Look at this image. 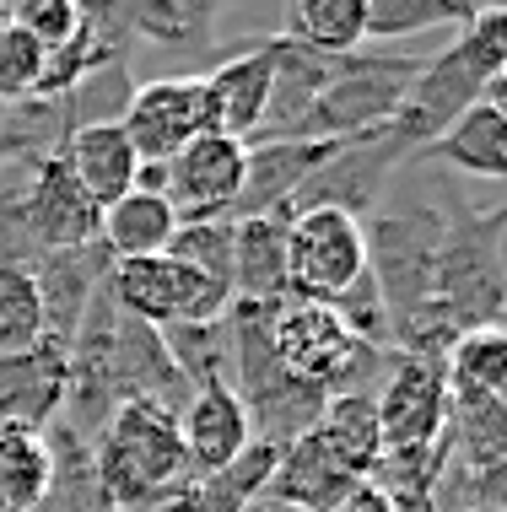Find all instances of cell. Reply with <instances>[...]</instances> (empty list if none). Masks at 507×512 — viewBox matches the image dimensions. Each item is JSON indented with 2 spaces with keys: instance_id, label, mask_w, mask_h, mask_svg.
<instances>
[{
  "instance_id": "4",
  "label": "cell",
  "mask_w": 507,
  "mask_h": 512,
  "mask_svg": "<svg viewBox=\"0 0 507 512\" xmlns=\"http://www.w3.org/2000/svg\"><path fill=\"white\" fill-rule=\"evenodd\" d=\"M108 302L125 318L146 329H184V324H216L227 318L232 297L227 286L205 281L200 270H189L173 254H152V259H119L108 270Z\"/></svg>"
},
{
  "instance_id": "7",
  "label": "cell",
  "mask_w": 507,
  "mask_h": 512,
  "mask_svg": "<svg viewBox=\"0 0 507 512\" xmlns=\"http://www.w3.org/2000/svg\"><path fill=\"white\" fill-rule=\"evenodd\" d=\"M119 130L130 135L141 162H173L189 141L216 135L205 76H162L135 87L125 98V114H119Z\"/></svg>"
},
{
  "instance_id": "32",
  "label": "cell",
  "mask_w": 507,
  "mask_h": 512,
  "mask_svg": "<svg viewBox=\"0 0 507 512\" xmlns=\"http://www.w3.org/2000/svg\"><path fill=\"white\" fill-rule=\"evenodd\" d=\"M470 480V496H464V507H486V512H507V459L502 464H486L475 469Z\"/></svg>"
},
{
  "instance_id": "22",
  "label": "cell",
  "mask_w": 507,
  "mask_h": 512,
  "mask_svg": "<svg viewBox=\"0 0 507 512\" xmlns=\"http://www.w3.org/2000/svg\"><path fill=\"white\" fill-rule=\"evenodd\" d=\"M49 475V437L27 426H0V512H38V502L49 496Z\"/></svg>"
},
{
  "instance_id": "36",
  "label": "cell",
  "mask_w": 507,
  "mask_h": 512,
  "mask_svg": "<svg viewBox=\"0 0 507 512\" xmlns=\"http://www.w3.org/2000/svg\"><path fill=\"white\" fill-rule=\"evenodd\" d=\"M470 512H486V507H470Z\"/></svg>"
},
{
  "instance_id": "31",
  "label": "cell",
  "mask_w": 507,
  "mask_h": 512,
  "mask_svg": "<svg viewBox=\"0 0 507 512\" xmlns=\"http://www.w3.org/2000/svg\"><path fill=\"white\" fill-rule=\"evenodd\" d=\"M11 22H17L44 54H54V49H65V44L81 33L87 11H81V6H65V0H33V6H22Z\"/></svg>"
},
{
  "instance_id": "25",
  "label": "cell",
  "mask_w": 507,
  "mask_h": 512,
  "mask_svg": "<svg viewBox=\"0 0 507 512\" xmlns=\"http://www.w3.org/2000/svg\"><path fill=\"white\" fill-rule=\"evenodd\" d=\"M475 6H454V0H367V27L362 38L373 44H400L416 33H437V27H464Z\"/></svg>"
},
{
  "instance_id": "3",
  "label": "cell",
  "mask_w": 507,
  "mask_h": 512,
  "mask_svg": "<svg viewBox=\"0 0 507 512\" xmlns=\"http://www.w3.org/2000/svg\"><path fill=\"white\" fill-rule=\"evenodd\" d=\"M265 340L281 372H292L297 383L324 394H367V372L383 362V351L356 340L330 302L281 297L276 308H265Z\"/></svg>"
},
{
  "instance_id": "18",
  "label": "cell",
  "mask_w": 507,
  "mask_h": 512,
  "mask_svg": "<svg viewBox=\"0 0 507 512\" xmlns=\"http://www.w3.org/2000/svg\"><path fill=\"white\" fill-rule=\"evenodd\" d=\"M416 162H448V168L507 184V119L491 114L486 103H475L470 114L448 124V135H437L427 151H416Z\"/></svg>"
},
{
  "instance_id": "23",
  "label": "cell",
  "mask_w": 507,
  "mask_h": 512,
  "mask_svg": "<svg viewBox=\"0 0 507 512\" xmlns=\"http://www.w3.org/2000/svg\"><path fill=\"white\" fill-rule=\"evenodd\" d=\"M367 0H303V6L286 11V38L303 44L324 60H346L367 44Z\"/></svg>"
},
{
  "instance_id": "16",
  "label": "cell",
  "mask_w": 507,
  "mask_h": 512,
  "mask_svg": "<svg viewBox=\"0 0 507 512\" xmlns=\"http://www.w3.org/2000/svg\"><path fill=\"white\" fill-rule=\"evenodd\" d=\"M65 168L81 189H87V200L108 211L114 200H125L135 189V173H141V157H135L130 135L119 130V119H87L71 130V141H65Z\"/></svg>"
},
{
  "instance_id": "29",
  "label": "cell",
  "mask_w": 507,
  "mask_h": 512,
  "mask_svg": "<svg viewBox=\"0 0 507 512\" xmlns=\"http://www.w3.org/2000/svg\"><path fill=\"white\" fill-rule=\"evenodd\" d=\"M44 60L49 54L33 44V38L22 33L17 22L0 27V103L11 98H38V81H44Z\"/></svg>"
},
{
  "instance_id": "28",
  "label": "cell",
  "mask_w": 507,
  "mask_h": 512,
  "mask_svg": "<svg viewBox=\"0 0 507 512\" xmlns=\"http://www.w3.org/2000/svg\"><path fill=\"white\" fill-rule=\"evenodd\" d=\"M119 22L130 27L135 38H152V44H168V49H184L205 33V11L200 6H178V0H152V6H125Z\"/></svg>"
},
{
  "instance_id": "35",
  "label": "cell",
  "mask_w": 507,
  "mask_h": 512,
  "mask_svg": "<svg viewBox=\"0 0 507 512\" xmlns=\"http://www.w3.org/2000/svg\"><path fill=\"white\" fill-rule=\"evenodd\" d=\"M243 512H303V507H286V502H276V496H254Z\"/></svg>"
},
{
  "instance_id": "30",
  "label": "cell",
  "mask_w": 507,
  "mask_h": 512,
  "mask_svg": "<svg viewBox=\"0 0 507 512\" xmlns=\"http://www.w3.org/2000/svg\"><path fill=\"white\" fill-rule=\"evenodd\" d=\"M459 54L481 71V81H491L507 65V6H475L459 27Z\"/></svg>"
},
{
  "instance_id": "21",
  "label": "cell",
  "mask_w": 507,
  "mask_h": 512,
  "mask_svg": "<svg viewBox=\"0 0 507 512\" xmlns=\"http://www.w3.org/2000/svg\"><path fill=\"white\" fill-rule=\"evenodd\" d=\"M313 432L330 442V453L351 469L356 480H367L383 459V432H378L373 394H330V405H324Z\"/></svg>"
},
{
  "instance_id": "27",
  "label": "cell",
  "mask_w": 507,
  "mask_h": 512,
  "mask_svg": "<svg viewBox=\"0 0 507 512\" xmlns=\"http://www.w3.org/2000/svg\"><path fill=\"white\" fill-rule=\"evenodd\" d=\"M173 259H184L189 270H200L205 281L227 286L232 275V216H205V221H178L173 243H168ZM232 297V292H227Z\"/></svg>"
},
{
  "instance_id": "17",
  "label": "cell",
  "mask_w": 507,
  "mask_h": 512,
  "mask_svg": "<svg viewBox=\"0 0 507 512\" xmlns=\"http://www.w3.org/2000/svg\"><path fill=\"white\" fill-rule=\"evenodd\" d=\"M205 92H211V114H216V135L249 146L265 124L270 108V38L254 44L249 54H232L211 76H205Z\"/></svg>"
},
{
  "instance_id": "6",
  "label": "cell",
  "mask_w": 507,
  "mask_h": 512,
  "mask_svg": "<svg viewBox=\"0 0 507 512\" xmlns=\"http://www.w3.org/2000/svg\"><path fill=\"white\" fill-rule=\"evenodd\" d=\"M17 227L22 238L33 243V254H76V248H92L98 243V221L103 211L87 200V189L71 178L65 157L54 151L44 162H27V184L17 189Z\"/></svg>"
},
{
  "instance_id": "33",
  "label": "cell",
  "mask_w": 507,
  "mask_h": 512,
  "mask_svg": "<svg viewBox=\"0 0 507 512\" xmlns=\"http://www.w3.org/2000/svg\"><path fill=\"white\" fill-rule=\"evenodd\" d=\"M335 512H400V507H394L389 496H383V491L373 486V480H362V486H356V491H351Z\"/></svg>"
},
{
  "instance_id": "8",
  "label": "cell",
  "mask_w": 507,
  "mask_h": 512,
  "mask_svg": "<svg viewBox=\"0 0 507 512\" xmlns=\"http://www.w3.org/2000/svg\"><path fill=\"white\" fill-rule=\"evenodd\" d=\"M481 87H486L481 71L459 54V44L432 54V60L421 65L416 87L405 92L400 114L383 124V135H389L405 157H416V151H427L437 135H448V124H454L459 114H470V108L481 103Z\"/></svg>"
},
{
  "instance_id": "11",
  "label": "cell",
  "mask_w": 507,
  "mask_h": 512,
  "mask_svg": "<svg viewBox=\"0 0 507 512\" xmlns=\"http://www.w3.org/2000/svg\"><path fill=\"white\" fill-rule=\"evenodd\" d=\"M65 383H71V345L54 335L17 356H0V426L44 432L65 410Z\"/></svg>"
},
{
  "instance_id": "34",
  "label": "cell",
  "mask_w": 507,
  "mask_h": 512,
  "mask_svg": "<svg viewBox=\"0 0 507 512\" xmlns=\"http://www.w3.org/2000/svg\"><path fill=\"white\" fill-rule=\"evenodd\" d=\"M481 103L491 108V114H502V119H507V65L481 87Z\"/></svg>"
},
{
  "instance_id": "20",
  "label": "cell",
  "mask_w": 507,
  "mask_h": 512,
  "mask_svg": "<svg viewBox=\"0 0 507 512\" xmlns=\"http://www.w3.org/2000/svg\"><path fill=\"white\" fill-rule=\"evenodd\" d=\"M443 437H448V459H459L464 475H475V469H486V464H502L507 459V405L448 389Z\"/></svg>"
},
{
  "instance_id": "5",
  "label": "cell",
  "mask_w": 507,
  "mask_h": 512,
  "mask_svg": "<svg viewBox=\"0 0 507 512\" xmlns=\"http://www.w3.org/2000/svg\"><path fill=\"white\" fill-rule=\"evenodd\" d=\"M367 270L362 221L330 205L286 216V297L335 302Z\"/></svg>"
},
{
  "instance_id": "9",
  "label": "cell",
  "mask_w": 507,
  "mask_h": 512,
  "mask_svg": "<svg viewBox=\"0 0 507 512\" xmlns=\"http://www.w3.org/2000/svg\"><path fill=\"white\" fill-rule=\"evenodd\" d=\"M373 405H378L383 448H432V442H443V426H448V372H443V362L394 356Z\"/></svg>"
},
{
  "instance_id": "15",
  "label": "cell",
  "mask_w": 507,
  "mask_h": 512,
  "mask_svg": "<svg viewBox=\"0 0 507 512\" xmlns=\"http://www.w3.org/2000/svg\"><path fill=\"white\" fill-rule=\"evenodd\" d=\"M232 308H276L286 297V216L232 221Z\"/></svg>"
},
{
  "instance_id": "12",
  "label": "cell",
  "mask_w": 507,
  "mask_h": 512,
  "mask_svg": "<svg viewBox=\"0 0 507 512\" xmlns=\"http://www.w3.org/2000/svg\"><path fill=\"white\" fill-rule=\"evenodd\" d=\"M178 442H184V459L195 480H216L222 469L238 464V453L254 442L243 399L227 383H205L189 389V399L178 405Z\"/></svg>"
},
{
  "instance_id": "14",
  "label": "cell",
  "mask_w": 507,
  "mask_h": 512,
  "mask_svg": "<svg viewBox=\"0 0 507 512\" xmlns=\"http://www.w3.org/2000/svg\"><path fill=\"white\" fill-rule=\"evenodd\" d=\"M356 486H362V480L335 459L330 442H324L319 432H308V437L286 442V448L276 453V469H270V480H265L259 496H276V502L303 507V512H335Z\"/></svg>"
},
{
  "instance_id": "10",
  "label": "cell",
  "mask_w": 507,
  "mask_h": 512,
  "mask_svg": "<svg viewBox=\"0 0 507 512\" xmlns=\"http://www.w3.org/2000/svg\"><path fill=\"white\" fill-rule=\"evenodd\" d=\"M243 168L249 146L227 135H200L168 162V205L178 221H205V216H232L243 195Z\"/></svg>"
},
{
  "instance_id": "26",
  "label": "cell",
  "mask_w": 507,
  "mask_h": 512,
  "mask_svg": "<svg viewBox=\"0 0 507 512\" xmlns=\"http://www.w3.org/2000/svg\"><path fill=\"white\" fill-rule=\"evenodd\" d=\"M44 340V297L27 265H0V356Z\"/></svg>"
},
{
  "instance_id": "2",
  "label": "cell",
  "mask_w": 507,
  "mask_h": 512,
  "mask_svg": "<svg viewBox=\"0 0 507 512\" xmlns=\"http://www.w3.org/2000/svg\"><path fill=\"white\" fill-rule=\"evenodd\" d=\"M421 65L427 60H410V54H394V49H356L346 60L330 65V81H324L319 103L308 108L297 141H330V146H346V141H367L378 135L383 124L400 114L405 92L416 87Z\"/></svg>"
},
{
  "instance_id": "1",
  "label": "cell",
  "mask_w": 507,
  "mask_h": 512,
  "mask_svg": "<svg viewBox=\"0 0 507 512\" xmlns=\"http://www.w3.org/2000/svg\"><path fill=\"white\" fill-rule=\"evenodd\" d=\"M92 475L119 512H141L189 486V459L178 442V415L152 399H125L92 437Z\"/></svg>"
},
{
  "instance_id": "19",
  "label": "cell",
  "mask_w": 507,
  "mask_h": 512,
  "mask_svg": "<svg viewBox=\"0 0 507 512\" xmlns=\"http://www.w3.org/2000/svg\"><path fill=\"white\" fill-rule=\"evenodd\" d=\"M178 232V211L162 195H141L130 189L125 200H114L98 221V248L108 259H152V254H168Z\"/></svg>"
},
{
  "instance_id": "24",
  "label": "cell",
  "mask_w": 507,
  "mask_h": 512,
  "mask_svg": "<svg viewBox=\"0 0 507 512\" xmlns=\"http://www.w3.org/2000/svg\"><path fill=\"white\" fill-rule=\"evenodd\" d=\"M443 372H448V389L454 394H475V399L507 405V324H486V329L459 335Z\"/></svg>"
},
{
  "instance_id": "13",
  "label": "cell",
  "mask_w": 507,
  "mask_h": 512,
  "mask_svg": "<svg viewBox=\"0 0 507 512\" xmlns=\"http://www.w3.org/2000/svg\"><path fill=\"white\" fill-rule=\"evenodd\" d=\"M340 146L330 141H259L249 146V168H243V195H238V216H286L292 200L308 189V178L335 157Z\"/></svg>"
}]
</instances>
